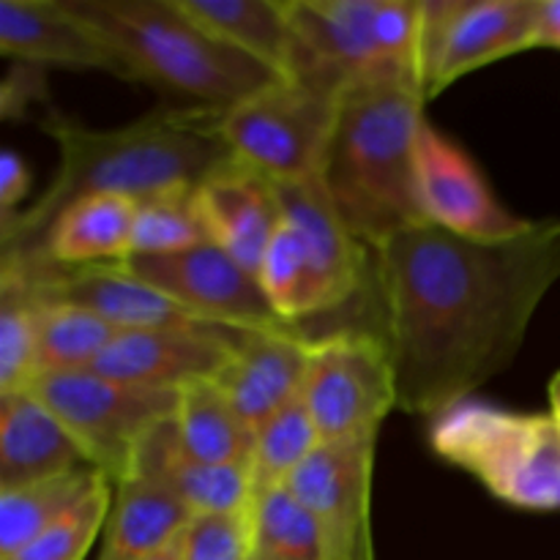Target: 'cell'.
<instances>
[{"mask_svg": "<svg viewBox=\"0 0 560 560\" xmlns=\"http://www.w3.org/2000/svg\"><path fill=\"white\" fill-rule=\"evenodd\" d=\"M47 98L49 93L44 69L27 63L9 66L3 85H0V115L3 118H22L33 107H44Z\"/></svg>", "mask_w": 560, "mask_h": 560, "instance_id": "obj_33", "label": "cell"}, {"mask_svg": "<svg viewBox=\"0 0 560 560\" xmlns=\"http://www.w3.org/2000/svg\"><path fill=\"white\" fill-rule=\"evenodd\" d=\"M222 113L213 107H164L120 129H88L60 113L42 118L58 142L52 184L31 208L0 222V249L36 255L66 206L91 195L140 202L167 191L197 189L211 170L228 162Z\"/></svg>", "mask_w": 560, "mask_h": 560, "instance_id": "obj_2", "label": "cell"}, {"mask_svg": "<svg viewBox=\"0 0 560 560\" xmlns=\"http://www.w3.org/2000/svg\"><path fill=\"white\" fill-rule=\"evenodd\" d=\"M113 490V481L98 474L85 495L69 512L60 514L33 545L16 552L11 560H85L91 547L107 528Z\"/></svg>", "mask_w": 560, "mask_h": 560, "instance_id": "obj_31", "label": "cell"}, {"mask_svg": "<svg viewBox=\"0 0 560 560\" xmlns=\"http://www.w3.org/2000/svg\"><path fill=\"white\" fill-rule=\"evenodd\" d=\"M284 9L293 31L288 80L331 98L386 77L427 93L424 0H284Z\"/></svg>", "mask_w": 560, "mask_h": 560, "instance_id": "obj_5", "label": "cell"}, {"mask_svg": "<svg viewBox=\"0 0 560 560\" xmlns=\"http://www.w3.org/2000/svg\"><path fill=\"white\" fill-rule=\"evenodd\" d=\"M124 266L206 326L244 334L295 328L277 315L260 279L213 241L175 255H131Z\"/></svg>", "mask_w": 560, "mask_h": 560, "instance_id": "obj_11", "label": "cell"}, {"mask_svg": "<svg viewBox=\"0 0 560 560\" xmlns=\"http://www.w3.org/2000/svg\"><path fill=\"white\" fill-rule=\"evenodd\" d=\"M211 241L195 189L167 191L137 202L131 255H175Z\"/></svg>", "mask_w": 560, "mask_h": 560, "instance_id": "obj_30", "label": "cell"}, {"mask_svg": "<svg viewBox=\"0 0 560 560\" xmlns=\"http://www.w3.org/2000/svg\"><path fill=\"white\" fill-rule=\"evenodd\" d=\"M539 0H446L427 98L470 71L536 47Z\"/></svg>", "mask_w": 560, "mask_h": 560, "instance_id": "obj_16", "label": "cell"}, {"mask_svg": "<svg viewBox=\"0 0 560 560\" xmlns=\"http://www.w3.org/2000/svg\"><path fill=\"white\" fill-rule=\"evenodd\" d=\"M137 202L129 197L91 195L63 208L44 238L42 252L58 266H109L131 257Z\"/></svg>", "mask_w": 560, "mask_h": 560, "instance_id": "obj_23", "label": "cell"}, {"mask_svg": "<svg viewBox=\"0 0 560 560\" xmlns=\"http://www.w3.org/2000/svg\"><path fill=\"white\" fill-rule=\"evenodd\" d=\"M252 552V506L233 514H197L184 530V560H249Z\"/></svg>", "mask_w": 560, "mask_h": 560, "instance_id": "obj_32", "label": "cell"}, {"mask_svg": "<svg viewBox=\"0 0 560 560\" xmlns=\"http://www.w3.org/2000/svg\"><path fill=\"white\" fill-rule=\"evenodd\" d=\"M142 560H184V534H180V539H175L173 545H167L164 550L153 552V556Z\"/></svg>", "mask_w": 560, "mask_h": 560, "instance_id": "obj_36", "label": "cell"}, {"mask_svg": "<svg viewBox=\"0 0 560 560\" xmlns=\"http://www.w3.org/2000/svg\"><path fill=\"white\" fill-rule=\"evenodd\" d=\"M249 560H277V558H268V556H260V552H252Z\"/></svg>", "mask_w": 560, "mask_h": 560, "instance_id": "obj_38", "label": "cell"}, {"mask_svg": "<svg viewBox=\"0 0 560 560\" xmlns=\"http://www.w3.org/2000/svg\"><path fill=\"white\" fill-rule=\"evenodd\" d=\"M424 102L427 93L405 77L359 82L337 98L317 180L366 249L424 222L416 189Z\"/></svg>", "mask_w": 560, "mask_h": 560, "instance_id": "obj_3", "label": "cell"}, {"mask_svg": "<svg viewBox=\"0 0 560 560\" xmlns=\"http://www.w3.org/2000/svg\"><path fill=\"white\" fill-rule=\"evenodd\" d=\"M315 339L295 328L238 334L233 359L217 375V388L252 432L301 397Z\"/></svg>", "mask_w": 560, "mask_h": 560, "instance_id": "obj_18", "label": "cell"}, {"mask_svg": "<svg viewBox=\"0 0 560 560\" xmlns=\"http://www.w3.org/2000/svg\"><path fill=\"white\" fill-rule=\"evenodd\" d=\"M255 552L277 560H331L328 541L310 509L288 490L273 487L252 501Z\"/></svg>", "mask_w": 560, "mask_h": 560, "instance_id": "obj_28", "label": "cell"}, {"mask_svg": "<svg viewBox=\"0 0 560 560\" xmlns=\"http://www.w3.org/2000/svg\"><path fill=\"white\" fill-rule=\"evenodd\" d=\"M195 514L153 470L135 465L113 490L96 560H142L180 539Z\"/></svg>", "mask_w": 560, "mask_h": 560, "instance_id": "obj_19", "label": "cell"}, {"mask_svg": "<svg viewBox=\"0 0 560 560\" xmlns=\"http://www.w3.org/2000/svg\"><path fill=\"white\" fill-rule=\"evenodd\" d=\"M197 27L288 80L293 31L284 0H175Z\"/></svg>", "mask_w": 560, "mask_h": 560, "instance_id": "obj_22", "label": "cell"}, {"mask_svg": "<svg viewBox=\"0 0 560 560\" xmlns=\"http://www.w3.org/2000/svg\"><path fill=\"white\" fill-rule=\"evenodd\" d=\"M301 397L320 443L377 441L386 416L399 408L386 342L366 328L315 339Z\"/></svg>", "mask_w": 560, "mask_h": 560, "instance_id": "obj_10", "label": "cell"}, {"mask_svg": "<svg viewBox=\"0 0 560 560\" xmlns=\"http://www.w3.org/2000/svg\"><path fill=\"white\" fill-rule=\"evenodd\" d=\"M416 189L424 222L463 238L498 244L534 224L506 211L468 153L430 124L421 126L416 145Z\"/></svg>", "mask_w": 560, "mask_h": 560, "instance_id": "obj_13", "label": "cell"}, {"mask_svg": "<svg viewBox=\"0 0 560 560\" xmlns=\"http://www.w3.org/2000/svg\"><path fill=\"white\" fill-rule=\"evenodd\" d=\"M238 334L206 323L120 331L91 370L129 386L178 392L189 383L217 381L233 359Z\"/></svg>", "mask_w": 560, "mask_h": 560, "instance_id": "obj_14", "label": "cell"}, {"mask_svg": "<svg viewBox=\"0 0 560 560\" xmlns=\"http://www.w3.org/2000/svg\"><path fill=\"white\" fill-rule=\"evenodd\" d=\"M135 465L162 476L195 514H233L252 506V465H208L186 457L175 443L173 419L153 427L135 454Z\"/></svg>", "mask_w": 560, "mask_h": 560, "instance_id": "obj_21", "label": "cell"}, {"mask_svg": "<svg viewBox=\"0 0 560 560\" xmlns=\"http://www.w3.org/2000/svg\"><path fill=\"white\" fill-rule=\"evenodd\" d=\"M38 301L25 260L0 252V397L25 392L38 372Z\"/></svg>", "mask_w": 560, "mask_h": 560, "instance_id": "obj_25", "label": "cell"}, {"mask_svg": "<svg viewBox=\"0 0 560 560\" xmlns=\"http://www.w3.org/2000/svg\"><path fill=\"white\" fill-rule=\"evenodd\" d=\"M282 224L262 260L260 279L282 320L348 304L370 279V249L355 238L334 208L320 180L279 186Z\"/></svg>", "mask_w": 560, "mask_h": 560, "instance_id": "obj_6", "label": "cell"}, {"mask_svg": "<svg viewBox=\"0 0 560 560\" xmlns=\"http://www.w3.org/2000/svg\"><path fill=\"white\" fill-rule=\"evenodd\" d=\"M337 98L277 80L222 113L230 153L279 186L320 178Z\"/></svg>", "mask_w": 560, "mask_h": 560, "instance_id": "obj_9", "label": "cell"}, {"mask_svg": "<svg viewBox=\"0 0 560 560\" xmlns=\"http://www.w3.org/2000/svg\"><path fill=\"white\" fill-rule=\"evenodd\" d=\"M27 184H31V175H27L25 162L14 151H3L0 156V222H9L20 213L16 206L25 197Z\"/></svg>", "mask_w": 560, "mask_h": 560, "instance_id": "obj_34", "label": "cell"}, {"mask_svg": "<svg viewBox=\"0 0 560 560\" xmlns=\"http://www.w3.org/2000/svg\"><path fill=\"white\" fill-rule=\"evenodd\" d=\"M31 392L66 427L88 465L102 470L113 487L126 479L148 432L173 419L178 392L129 386L93 370L38 372Z\"/></svg>", "mask_w": 560, "mask_h": 560, "instance_id": "obj_8", "label": "cell"}, {"mask_svg": "<svg viewBox=\"0 0 560 560\" xmlns=\"http://www.w3.org/2000/svg\"><path fill=\"white\" fill-rule=\"evenodd\" d=\"M399 410L438 419L509 370L560 279V219L512 241L419 222L370 249Z\"/></svg>", "mask_w": 560, "mask_h": 560, "instance_id": "obj_1", "label": "cell"}, {"mask_svg": "<svg viewBox=\"0 0 560 560\" xmlns=\"http://www.w3.org/2000/svg\"><path fill=\"white\" fill-rule=\"evenodd\" d=\"M0 52L11 63L47 69H85L129 80L107 38L69 9L66 0H3L0 3Z\"/></svg>", "mask_w": 560, "mask_h": 560, "instance_id": "obj_17", "label": "cell"}, {"mask_svg": "<svg viewBox=\"0 0 560 560\" xmlns=\"http://www.w3.org/2000/svg\"><path fill=\"white\" fill-rule=\"evenodd\" d=\"M317 446H320V435H317L315 419L304 397H295L255 432L249 463L255 498L273 487L288 485L290 476L315 454Z\"/></svg>", "mask_w": 560, "mask_h": 560, "instance_id": "obj_27", "label": "cell"}, {"mask_svg": "<svg viewBox=\"0 0 560 560\" xmlns=\"http://www.w3.org/2000/svg\"><path fill=\"white\" fill-rule=\"evenodd\" d=\"M118 334V328L80 306L42 304V312H38V372L91 370Z\"/></svg>", "mask_w": 560, "mask_h": 560, "instance_id": "obj_29", "label": "cell"}, {"mask_svg": "<svg viewBox=\"0 0 560 560\" xmlns=\"http://www.w3.org/2000/svg\"><path fill=\"white\" fill-rule=\"evenodd\" d=\"M175 443L195 463L235 465L252 463L255 432L241 421L213 381L178 388L173 413Z\"/></svg>", "mask_w": 560, "mask_h": 560, "instance_id": "obj_24", "label": "cell"}, {"mask_svg": "<svg viewBox=\"0 0 560 560\" xmlns=\"http://www.w3.org/2000/svg\"><path fill=\"white\" fill-rule=\"evenodd\" d=\"M375 443H320L284 485L323 528L331 560H375V539H372Z\"/></svg>", "mask_w": 560, "mask_h": 560, "instance_id": "obj_12", "label": "cell"}, {"mask_svg": "<svg viewBox=\"0 0 560 560\" xmlns=\"http://www.w3.org/2000/svg\"><path fill=\"white\" fill-rule=\"evenodd\" d=\"M85 465L74 438L31 392L0 397V490L55 479Z\"/></svg>", "mask_w": 560, "mask_h": 560, "instance_id": "obj_20", "label": "cell"}, {"mask_svg": "<svg viewBox=\"0 0 560 560\" xmlns=\"http://www.w3.org/2000/svg\"><path fill=\"white\" fill-rule=\"evenodd\" d=\"M98 474L102 470L85 465L55 479L0 490V560H11L33 545L60 514L69 512L85 495Z\"/></svg>", "mask_w": 560, "mask_h": 560, "instance_id": "obj_26", "label": "cell"}, {"mask_svg": "<svg viewBox=\"0 0 560 560\" xmlns=\"http://www.w3.org/2000/svg\"><path fill=\"white\" fill-rule=\"evenodd\" d=\"M195 200L213 244L257 277L282 224L279 184L230 156L202 178L195 189Z\"/></svg>", "mask_w": 560, "mask_h": 560, "instance_id": "obj_15", "label": "cell"}, {"mask_svg": "<svg viewBox=\"0 0 560 560\" xmlns=\"http://www.w3.org/2000/svg\"><path fill=\"white\" fill-rule=\"evenodd\" d=\"M96 27L131 82L186 96L197 107L230 109L282 80L197 27L175 0H66Z\"/></svg>", "mask_w": 560, "mask_h": 560, "instance_id": "obj_4", "label": "cell"}, {"mask_svg": "<svg viewBox=\"0 0 560 560\" xmlns=\"http://www.w3.org/2000/svg\"><path fill=\"white\" fill-rule=\"evenodd\" d=\"M430 446L509 506L560 509V427L552 413L463 402L432 419Z\"/></svg>", "mask_w": 560, "mask_h": 560, "instance_id": "obj_7", "label": "cell"}, {"mask_svg": "<svg viewBox=\"0 0 560 560\" xmlns=\"http://www.w3.org/2000/svg\"><path fill=\"white\" fill-rule=\"evenodd\" d=\"M536 47L560 49V0H539L536 5Z\"/></svg>", "mask_w": 560, "mask_h": 560, "instance_id": "obj_35", "label": "cell"}, {"mask_svg": "<svg viewBox=\"0 0 560 560\" xmlns=\"http://www.w3.org/2000/svg\"><path fill=\"white\" fill-rule=\"evenodd\" d=\"M550 413L560 427V372H556L550 381Z\"/></svg>", "mask_w": 560, "mask_h": 560, "instance_id": "obj_37", "label": "cell"}]
</instances>
